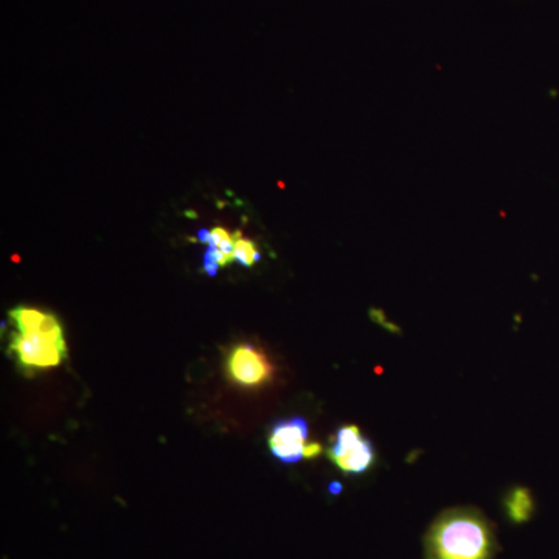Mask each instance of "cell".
<instances>
[{
  "instance_id": "6da1fadb",
  "label": "cell",
  "mask_w": 559,
  "mask_h": 559,
  "mask_svg": "<svg viewBox=\"0 0 559 559\" xmlns=\"http://www.w3.org/2000/svg\"><path fill=\"white\" fill-rule=\"evenodd\" d=\"M495 551L491 525L476 510L447 511L426 536V559H492Z\"/></svg>"
},
{
  "instance_id": "7a4b0ae2",
  "label": "cell",
  "mask_w": 559,
  "mask_h": 559,
  "mask_svg": "<svg viewBox=\"0 0 559 559\" xmlns=\"http://www.w3.org/2000/svg\"><path fill=\"white\" fill-rule=\"evenodd\" d=\"M10 353H13L24 373L33 374L61 366L62 360L68 358V344L66 340H53L44 334L14 333L10 341Z\"/></svg>"
},
{
  "instance_id": "3957f363",
  "label": "cell",
  "mask_w": 559,
  "mask_h": 559,
  "mask_svg": "<svg viewBox=\"0 0 559 559\" xmlns=\"http://www.w3.org/2000/svg\"><path fill=\"white\" fill-rule=\"evenodd\" d=\"M326 455L342 473L349 476L367 473L377 459L373 443L362 436L356 425L342 426L337 430Z\"/></svg>"
},
{
  "instance_id": "277c9868",
  "label": "cell",
  "mask_w": 559,
  "mask_h": 559,
  "mask_svg": "<svg viewBox=\"0 0 559 559\" xmlns=\"http://www.w3.org/2000/svg\"><path fill=\"white\" fill-rule=\"evenodd\" d=\"M227 378L240 388H260L274 378V366L260 348L240 344L231 348L226 360Z\"/></svg>"
},
{
  "instance_id": "5b68a950",
  "label": "cell",
  "mask_w": 559,
  "mask_h": 559,
  "mask_svg": "<svg viewBox=\"0 0 559 559\" xmlns=\"http://www.w3.org/2000/svg\"><path fill=\"white\" fill-rule=\"evenodd\" d=\"M308 423L301 417L280 419L270 432V450L272 455L285 465L299 463L305 459L308 444Z\"/></svg>"
},
{
  "instance_id": "8992f818",
  "label": "cell",
  "mask_w": 559,
  "mask_h": 559,
  "mask_svg": "<svg viewBox=\"0 0 559 559\" xmlns=\"http://www.w3.org/2000/svg\"><path fill=\"white\" fill-rule=\"evenodd\" d=\"M503 509H506L507 518L513 524H525L533 518L535 513V499L532 491L525 487H514L507 492L503 499Z\"/></svg>"
},
{
  "instance_id": "52a82bcc",
  "label": "cell",
  "mask_w": 559,
  "mask_h": 559,
  "mask_svg": "<svg viewBox=\"0 0 559 559\" xmlns=\"http://www.w3.org/2000/svg\"><path fill=\"white\" fill-rule=\"evenodd\" d=\"M47 314L49 312L39 311L36 308L17 307L9 312V318L16 326L17 333L39 334Z\"/></svg>"
},
{
  "instance_id": "ba28073f",
  "label": "cell",
  "mask_w": 559,
  "mask_h": 559,
  "mask_svg": "<svg viewBox=\"0 0 559 559\" xmlns=\"http://www.w3.org/2000/svg\"><path fill=\"white\" fill-rule=\"evenodd\" d=\"M260 260L261 253L257 249L255 242L246 240L241 237V231H238L237 241H235L234 261H238L245 267H252Z\"/></svg>"
},
{
  "instance_id": "9c48e42d",
  "label": "cell",
  "mask_w": 559,
  "mask_h": 559,
  "mask_svg": "<svg viewBox=\"0 0 559 559\" xmlns=\"http://www.w3.org/2000/svg\"><path fill=\"white\" fill-rule=\"evenodd\" d=\"M370 318L373 322L380 323L381 326H384L385 330L393 331V333H400L399 326L395 323L390 322L388 318H385L384 312L380 310H371Z\"/></svg>"
},
{
  "instance_id": "30bf717a",
  "label": "cell",
  "mask_w": 559,
  "mask_h": 559,
  "mask_svg": "<svg viewBox=\"0 0 559 559\" xmlns=\"http://www.w3.org/2000/svg\"><path fill=\"white\" fill-rule=\"evenodd\" d=\"M230 237L231 234L224 229V227H215V229L212 230V240L209 242V248H218L221 241L227 240V238Z\"/></svg>"
},
{
  "instance_id": "8fae6325",
  "label": "cell",
  "mask_w": 559,
  "mask_h": 559,
  "mask_svg": "<svg viewBox=\"0 0 559 559\" xmlns=\"http://www.w3.org/2000/svg\"><path fill=\"white\" fill-rule=\"evenodd\" d=\"M219 264L216 263L215 260L212 259V255L205 250L204 253V271L205 274H209L210 277H216V274H218Z\"/></svg>"
},
{
  "instance_id": "7c38bea8",
  "label": "cell",
  "mask_w": 559,
  "mask_h": 559,
  "mask_svg": "<svg viewBox=\"0 0 559 559\" xmlns=\"http://www.w3.org/2000/svg\"><path fill=\"white\" fill-rule=\"evenodd\" d=\"M320 454H322V444L308 441L307 448H305V459L312 460L319 457Z\"/></svg>"
},
{
  "instance_id": "4fadbf2b",
  "label": "cell",
  "mask_w": 559,
  "mask_h": 559,
  "mask_svg": "<svg viewBox=\"0 0 559 559\" xmlns=\"http://www.w3.org/2000/svg\"><path fill=\"white\" fill-rule=\"evenodd\" d=\"M210 240H212V231L207 229H200L198 231V241L202 242V245H209Z\"/></svg>"
},
{
  "instance_id": "5bb4252c",
  "label": "cell",
  "mask_w": 559,
  "mask_h": 559,
  "mask_svg": "<svg viewBox=\"0 0 559 559\" xmlns=\"http://www.w3.org/2000/svg\"><path fill=\"white\" fill-rule=\"evenodd\" d=\"M342 491V485L340 481H333V484H330V492H333V495H340Z\"/></svg>"
}]
</instances>
